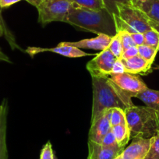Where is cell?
Masks as SVG:
<instances>
[{"mask_svg":"<svg viewBox=\"0 0 159 159\" xmlns=\"http://www.w3.org/2000/svg\"><path fill=\"white\" fill-rule=\"evenodd\" d=\"M93 104L91 123H93L113 108L123 110L133 106L132 97L118 88L108 76H91Z\"/></svg>","mask_w":159,"mask_h":159,"instance_id":"6da1fadb","label":"cell"},{"mask_svg":"<svg viewBox=\"0 0 159 159\" xmlns=\"http://www.w3.org/2000/svg\"><path fill=\"white\" fill-rule=\"evenodd\" d=\"M114 12L108 7L100 10L71 7L64 22L96 34H106L112 38L117 34Z\"/></svg>","mask_w":159,"mask_h":159,"instance_id":"7a4b0ae2","label":"cell"},{"mask_svg":"<svg viewBox=\"0 0 159 159\" xmlns=\"http://www.w3.org/2000/svg\"><path fill=\"white\" fill-rule=\"evenodd\" d=\"M131 138L150 139L159 133V112L148 106H133L125 110Z\"/></svg>","mask_w":159,"mask_h":159,"instance_id":"3957f363","label":"cell"},{"mask_svg":"<svg viewBox=\"0 0 159 159\" xmlns=\"http://www.w3.org/2000/svg\"><path fill=\"white\" fill-rule=\"evenodd\" d=\"M116 12L114 20L116 30H126L129 33H142L151 30L152 27L149 24V18L141 10L131 7L129 4H114Z\"/></svg>","mask_w":159,"mask_h":159,"instance_id":"277c9868","label":"cell"},{"mask_svg":"<svg viewBox=\"0 0 159 159\" xmlns=\"http://www.w3.org/2000/svg\"><path fill=\"white\" fill-rule=\"evenodd\" d=\"M71 7L70 0H42L37 7L38 21L43 25L55 21L64 22Z\"/></svg>","mask_w":159,"mask_h":159,"instance_id":"5b68a950","label":"cell"},{"mask_svg":"<svg viewBox=\"0 0 159 159\" xmlns=\"http://www.w3.org/2000/svg\"><path fill=\"white\" fill-rule=\"evenodd\" d=\"M108 77L118 88L132 98H137L148 88L143 80L135 74L124 73L111 75Z\"/></svg>","mask_w":159,"mask_h":159,"instance_id":"8992f818","label":"cell"},{"mask_svg":"<svg viewBox=\"0 0 159 159\" xmlns=\"http://www.w3.org/2000/svg\"><path fill=\"white\" fill-rule=\"evenodd\" d=\"M116 59L109 49L106 48L89 61L87 63L86 68L91 76H109Z\"/></svg>","mask_w":159,"mask_h":159,"instance_id":"52a82bcc","label":"cell"},{"mask_svg":"<svg viewBox=\"0 0 159 159\" xmlns=\"http://www.w3.org/2000/svg\"><path fill=\"white\" fill-rule=\"evenodd\" d=\"M150 148V139L135 137L115 159H144Z\"/></svg>","mask_w":159,"mask_h":159,"instance_id":"ba28073f","label":"cell"},{"mask_svg":"<svg viewBox=\"0 0 159 159\" xmlns=\"http://www.w3.org/2000/svg\"><path fill=\"white\" fill-rule=\"evenodd\" d=\"M44 52H51L57 53L61 56H66L69 58H79L84 57V56H90L91 54L87 53L85 52L82 51L80 48H76L74 46H70V45H62V43H59L55 48H38V47H28L26 49V52L28 53L30 56L33 57L34 55L38 53Z\"/></svg>","mask_w":159,"mask_h":159,"instance_id":"9c48e42d","label":"cell"},{"mask_svg":"<svg viewBox=\"0 0 159 159\" xmlns=\"http://www.w3.org/2000/svg\"><path fill=\"white\" fill-rule=\"evenodd\" d=\"M111 129L109 121V109L98 119L94 123H91V129L88 134V140L97 143H102L105 136Z\"/></svg>","mask_w":159,"mask_h":159,"instance_id":"30bf717a","label":"cell"},{"mask_svg":"<svg viewBox=\"0 0 159 159\" xmlns=\"http://www.w3.org/2000/svg\"><path fill=\"white\" fill-rule=\"evenodd\" d=\"M111 38L106 34H98L97 37L93 38H88L84 39L79 42H62L61 43L62 45H70V46H74L78 48H88V49L98 50V51H103L108 48Z\"/></svg>","mask_w":159,"mask_h":159,"instance_id":"8fae6325","label":"cell"},{"mask_svg":"<svg viewBox=\"0 0 159 159\" xmlns=\"http://www.w3.org/2000/svg\"><path fill=\"white\" fill-rule=\"evenodd\" d=\"M124 148H108L88 140V159H115Z\"/></svg>","mask_w":159,"mask_h":159,"instance_id":"7c38bea8","label":"cell"},{"mask_svg":"<svg viewBox=\"0 0 159 159\" xmlns=\"http://www.w3.org/2000/svg\"><path fill=\"white\" fill-rule=\"evenodd\" d=\"M125 72L135 75H148L152 71V63L145 60L139 55L129 59H121Z\"/></svg>","mask_w":159,"mask_h":159,"instance_id":"4fadbf2b","label":"cell"},{"mask_svg":"<svg viewBox=\"0 0 159 159\" xmlns=\"http://www.w3.org/2000/svg\"><path fill=\"white\" fill-rule=\"evenodd\" d=\"M0 159L8 158L7 147V119L8 105L7 99L0 105Z\"/></svg>","mask_w":159,"mask_h":159,"instance_id":"5bb4252c","label":"cell"},{"mask_svg":"<svg viewBox=\"0 0 159 159\" xmlns=\"http://www.w3.org/2000/svg\"><path fill=\"white\" fill-rule=\"evenodd\" d=\"M145 105L159 112V91L148 88L137 96Z\"/></svg>","mask_w":159,"mask_h":159,"instance_id":"9a60e30c","label":"cell"},{"mask_svg":"<svg viewBox=\"0 0 159 159\" xmlns=\"http://www.w3.org/2000/svg\"><path fill=\"white\" fill-rule=\"evenodd\" d=\"M111 131L114 134L118 145L121 148H125L126 145L131 139L130 132H129L127 123L113 126L111 127Z\"/></svg>","mask_w":159,"mask_h":159,"instance_id":"2e32d148","label":"cell"},{"mask_svg":"<svg viewBox=\"0 0 159 159\" xmlns=\"http://www.w3.org/2000/svg\"><path fill=\"white\" fill-rule=\"evenodd\" d=\"M72 7L75 8L91 10H100L107 7L105 0H70Z\"/></svg>","mask_w":159,"mask_h":159,"instance_id":"e0dca14e","label":"cell"},{"mask_svg":"<svg viewBox=\"0 0 159 159\" xmlns=\"http://www.w3.org/2000/svg\"><path fill=\"white\" fill-rule=\"evenodd\" d=\"M109 121L111 127L127 123L124 110L119 108H113L109 109Z\"/></svg>","mask_w":159,"mask_h":159,"instance_id":"ac0fdd59","label":"cell"},{"mask_svg":"<svg viewBox=\"0 0 159 159\" xmlns=\"http://www.w3.org/2000/svg\"><path fill=\"white\" fill-rule=\"evenodd\" d=\"M142 11L151 20L159 24V0H150Z\"/></svg>","mask_w":159,"mask_h":159,"instance_id":"d6986e66","label":"cell"},{"mask_svg":"<svg viewBox=\"0 0 159 159\" xmlns=\"http://www.w3.org/2000/svg\"><path fill=\"white\" fill-rule=\"evenodd\" d=\"M108 48L116 59H121L124 49L122 45L121 38L119 32H117V34L111 38Z\"/></svg>","mask_w":159,"mask_h":159,"instance_id":"ffe728a7","label":"cell"},{"mask_svg":"<svg viewBox=\"0 0 159 159\" xmlns=\"http://www.w3.org/2000/svg\"><path fill=\"white\" fill-rule=\"evenodd\" d=\"M137 48H138V55L140 57L144 59L145 60L148 61L151 63H154L156 56L158 52L157 49L147 45H139V46H137Z\"/></svg>","mask_w":159,"mask_h":159,"instance_id":"44dd1931","label":"cell"},{"mask_svg":"<svg viewBox=\"0 0 159 159\" xmlns=\"http://www.w3.org/2000/svg\"><path fill=\"white\" fill-rule=\"evenodd\" d=\"M144 36V45L151 46L155 48L159 52V33L154 29L151 28V30L143 33Z\"/></svg>","mask_w":159,"mask_h":159,"instance_id":"7402d4cb","label":"cell"},{"mask_svg":"<svg viewBox=\"0 0 159 159\" xmlns=\"http://www.w3.org/2000/svg\"><path fill=\"white\" fill-rule=\"evenodd\" d=\"M144 159H159V133L150 138V148Z\"/></svg>","mask_w":159,"mask_h":159,"instance_id":"603a6c76","label":"cell"},{"mask_svg":"<svg viewBox=\"0 0 159 159\" xmlns=\"http://www.w3.org/2000/svg\"><path fill=\"white\" fill-rule=\"evenodd\" d=\"M39 159H56L51 142L48 141L41 150Z\"/></svg>","mask_w":159,"mask_h":159,"instance_id":"cb8c5ba5","label":"cell"},{"mask_svg":"<svg viewBox=\"0 0 159 159\" xmlns=\"http://www.w3.org/2000/svg\"><path fill=\"white\" fill-rule=\"evenodd\" d=\"M120 34V38H121L122 45H123V49H126V48H129V47L137 46L134 43V40H133L131 34L129 32L126 31V30H121V31H118Z\"/></svg>","mask_w":159,"mask_h":159,"instance_id":"d4e9b609","label":"cell"},{"mask_svg":"<svg viewBox=\"0 0 159 159\" xmlns=\"http://www.w3.org/2000/svg\"><path fill=\"white\" fill-rule=\"evenodd\" d=\"M0 24L2 26V27H3L4 34H5V35H6V38H7V40L9 42V43H10V46L13 48V49H14L15 48H19V47H18V45L16 44V42H15L14 38H13V36L12 35V34L9 31L8 28H7V25H6L5 21L3 20V18H2L1 10H0Z\"/></svg>","mask_w":159,"mask_h":159,"instance_id":"484cf974","label":"cell"},{"mask_svg":"<svg viewBox=\"0 0 159 159\" xmlns=\"http://www.w3.org/2000/svg\"><path fill=\"white\" fill-rule=\"evenodd\" d=\"M100 144L103 145L105 147H108V148H118V147H119L118 145L116 137H115V135L112 131H111V129L105 136ZM119 148H121V147H119Z\"/></svg>","mask_w":159,"mask_h":159,"instance_id":"4316f807","label":"cell"},{"mask_svg":"<svg viewBox=\"0 0 159 159\" xmlns=\"http://www.w3.org/2000/svg\"><path fill=\"white\" fill-rule=\"evenodd\" d=\"M137 55H138V48H137V46L129 47V48L123 50V53L121 59H129L134 57V56H137Z\"/></svg>","mask_w":159,"mask_h":159,"instance_id":"83f0119b","label":"cell"},{"mask_svg":"<svg viewBox=\"0 0 159 159\" xmlns=\"http://www.w3.org/2000/svg\"><path fill=\"white\" fill-rule=\"evenodd\" d=\"M126 73V72H125V67H124V65H123V62H122L121 59H117L112 66L111 75L119 74V73Z\"/></svg>","mask_w":159,"mask_h":159,"instance_id":"f1b7e54d","label":"cell"},{"mask_svg":"<svg viewBox=\"0 0 159 159\" xmlns=\"http://www.w3.org/2000/svg\"><path fill=\"white\" fill-rule=\"evenodd\" d=\"M150 2V0H129V5H130L131 7H134L136 9H138L140 10H143V9L144 8L147 6V4Z\"/></svg>","mask_w":159,"mask_h":159,"instance_id":"f546056e","label":"cell"},{"mask_svg":"<svg viewBox=\"0 0 159 159\" xmlns=\"http://www.w3.org/2000/svg\"><path fill=\"white\" fill-rule=\"evenodd\" d=\"M134 43L137 46L144 45V36L142 33H130Z\"/></svg>","mask_w":159,"mask_h":159,"instance_id":"4dcf8cb0","label":"cell"},{"mask_svg":"<svg viewBox=\"0 0 159 159\" xmlns=\"http://www.w3.org/2000/svg\"><path fill=\"white\" fill-rule=\"evenodd\" d=\"M106 2L107 7L108 9L111 10L113 12H116V7H115L114 4L116 2H119V3H125L128 4L129 2V0H105Z\"/></svg>","mask_w":159,"mask_h":159,"instance_id":"1f68e13d","label":"cell"},{"mask_svg":"<svg viewBox=\"0 0 159 159\" xmlns=\"http://www.w3.org/2000/svg\"><path fill=\"white\" fill-rule=\"evenodd\" d=\"M22 0H0V10L8 8L15 3L20 2Z\"/></svg>","mask_w":159,"mask_h":159,"instance_id":"d6a6232c","label":"cell"},{"mask_svg":"<svg viewBox=\"0 0 159 159\" xmlns=\"http://www.w3.org/2000/svg\"><path fill=\"white\" fill-rule=\"evenodd\" d=\"M3 34H4L3 27H2V26L0 24V37H2ZM0 61H4V62H10V59L8 58V56H6V55L2 52L1 49H0Z\"/></svg>","mask_w":159,"mask_h":159,"instance_id":"836d02e7","label":"cell"},{"mask_svg":"<svg viewBox=\"0 0 159 159\" xmlns=\"http://www.w3.org/2000/svg\"><path fill=\"white\" fill-rule=\"evenodd\" d=\"M149 24L151 25V27H152L153 29L156 30L159 33V24L158 23H156V22H154V21L151 20L149 19Z\"/></svg>","mask_w":159,"mask_h":159,"instance_id":"e575fe53","label":"cell"},{"mask_svg":"<svg viewBox=\"0 0 159 159\" xmlns=\"http://www.w3.org/2000/svg\"><path fill=\"white\" fill-rule=\"evenodd\" d=\"M28 3H30V5L34 6V7H35L37 8V7H38V5L40 4V2H41V1L42 0H26Z\"/></svg>","mask_w":159,"mask_h":159,"instance_id":"d590c367","label":"cell"},{"mask_svg":"<svg viewBox=\"0 0 159 159\" xmlns=\"http://www.w3.org/2000/svg\"><path fill=\"white\" fill-rule=\"evenodd\" d=\"M155 69H157V70H159V66H156Z\"/></svg>","mask_w":159,"mask_h":159,"instance_id":"8d00e7d4","label":"cell"},{"mask_svg":"<svg viewBox=\"0 0 159 159\" xmlns=\"http://www.w3.org/2000/svg\"><path fill=\"white\" fill-rule=\"evenodd\" d=\"M0 110H1V108H0Z\"/></svg>","mask_w":159,"mask_h":159,"instance_id":"74e56055","label":"cell"}]
</instances>
